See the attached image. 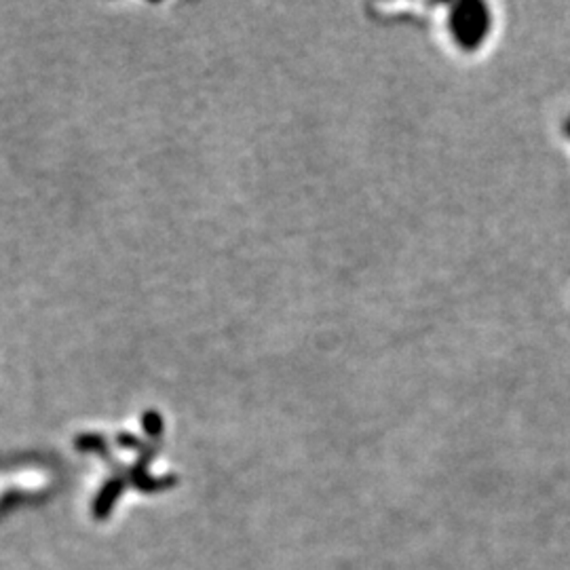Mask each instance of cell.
<instances>
[{"instance_id":"obj_1","label":"cell","mask_w":570,"mask_h":570,"mask_svg":"<svg viewBox=\"0 0 570 570\" xmlns=\"http://www.w3.org/2000/svg\"><path fill=\"white\" fill-rule=\"evenodd\" d=\"M488 26V15L486 7L477 3L467 4H457L452 15V32L454 37L463 47H475L477 43L483 38Z\"/></svg>"}]
</instances>
